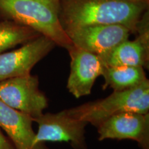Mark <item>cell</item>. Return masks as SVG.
<instances>
[{
	"label": "cell",
	"mask_w": 149,
	"mask_h": 149,
	"mask_svg": "<svg viewBox=\"0 0 149 149\" xmlns=\"http://www.w3.org/2000/svg\"><path fill=\"white\" fill-rule=\"evenodd\" d=\"M148 8L135 0H61L59 20L64 29L118 24L135 33Z\"/></svg>",
	"instance_id": "obj_1"
},
{
	"label": "cell",
	"mask_w": 149,
	"mask_h": 149,
	"mask_svg": "<svg viewBox=\"0 0 149 149\" xmlns=\"http://www.w3.org/2000/svg\"><path fill=\"white\" fill-rule=\"evenodd\" d=\"M61 0H0V18L22 24L68 49L72 46L59 20Z\"/></svg>",
	"instance_id": "obj_2"
},
{
	"label": "cell",
	"mask_w": 149,
	"mask_h": 149,
	"mask_svg": "<svg viewBox=\"0 0 149 149\" xmlns=\"http://www.w3.org/2000/svg\"><path fill=\"white\" fill-rule=\"evenodd\" d=\"M72 116L97 127L108 117L123 112L148 114L149 81L146 79L134 88L113 91L107 97L68 109Z\"/></svg>",
	"instance_id": "obj_3"
},
{
	"label": "cell",
	"mask_w": 149,
	"mask_h": 149,
	"mask_svg": "<svg viewBox=\"0 0 149 149\" xmlns=\"http://www.w3.org/2000/svg\"><path fill=\"white\" fill-rule=\"evenodd\" d=\"M0 100L8 107L35 119L48 107V99L39 89L37 76L31 74L0 82Z\"/></svg>",
	"instance_id": "obj_4"
},
{
	"label": "cell",
	"mask_w": 149,
	"mask_h": 149,
	"mask_svg": "<svg viewBox=\"0 0 149 149\" xmlns=\"http://www.w3.org/2000/svg\"><path fill=\"white\" fill-rule=\"evenodd\" d=\"M34 122L38 124V142L67 141L75 149H86L84 134L88 123L72 116L68 110L42 114Z\"/></svg>",
	"instance_id": "obj_5"
},
{
	"label": "cell",
	"mask_w": 149,
	"mask_h": 149,
	"mask_svg": "<svg viewBox=\"0 0 149 149\" xmlns=\"http://www.w3.org/2000/svg\"><path fill=\"white\" fill-rule=\"evenodd\" d=\"M72 45L100 56L128 40L131 31L122 25H92L64 29Z\"/></svg>",
	"instance_id": "obj_6"
},
{
	"label": "cell",
	"mask_w": 149,
	"mask_h": 149,
	"mask_svg": "<svg viewBox=\"0 0 149 149\" xmlns=\"http://www.w3.org/2000/svg\"><path fill=\"white\" fill-rule=\"evenodd\" d=\"M55 46L50 39L40 35L18 49L1 53L0 82L31 74L35 65L47 55Z\"/></svg>",
	"instance_id": "obj_7"
},
{
	"label": "cell",
	"mask_w": 149,
	"mask_h": 149,
	"mask_svg": "<svg viewBox=\"0 0 149 149\" xmlns=\"http://www.w3.org/2000/svg\"><path fill=\"white\" fill-rule=\"evenodd\" d=\"M99 140L133 139L142 149H149V115L123 112L112 115L97 126Z\"/></svg>",
	"instance_id": "obj_8"
},
{
	"label": "cell",
	"mask_w": 149,
	"mask_h": 149,
	"mask_svg": "<svg viewBox=\"0 0 149 149\" xmlns=\"http://www.w3.org/2000/svg\"><path fill=\"white\" fill-rule=\"evenodd\" d=\"M67 50L70 57L67 88L76 98L88 95L97 78L102 75L104 65L95 54L74 45Z\"/></svg>",
	"instance_id": "obj_9"
},
{
	"label": "cell",
	"mask_w": 149,
	"mask_h": 149,
	"mask_svg": "<svg viewBox=\"0 0 149 149\" xmlns=\"http://www.w3.org/2000/svg\"><path fill=\"white\" fill-rule=\"evenodd\" d=\"M33 119L8 107L0 100V128L4 130L16 149H48L38 142L33 129Z\"/></svg>",
	"instance_id": "obj_10"
},
{
	"label": "cell",
	"mask_w": 149,
	"mask_h": 149,
	"mask_svg": "<svg viewBox=\"0 0 149 149\" xmlns=\"http://www.w3.org/2000/svg\"><path fill=\"white\" fill-rule=\"evenodd\" d=\"M105 66H136L148 68L149 44L137 37L126 40L107 53L99 56Z\"/></svg>",
	"instance_id": "obj_11"
},
{
	"label": "cell",
	"mask_w": 149,
	"mask_h": 149,
	"mask_svg": "<svg viewBox=\"0 0 149 149\" xmlns=\"http://www.w3.org/2000/svg\"><path fill=\"white\" fill-rule=\"evenodd\" d=\"M102 76L105 80L103 89L110 87L114 91L134 88L147 79L144 68L136 66H104Z\"/></svg>",
	"instance_id": "obj_12"
},
{
	"label": "cell",
	"mask_w": 149,
	"mask_h": 149,
	"mask_svg": "<svg viewBox=\"0 0 149 149\" xmlns=\"http://www.w3.org/2000/svg\"><path fill=\"white\" fill-rule=\"evenodd\" d=\"M35 30L9 20L0 22V54L40 36Z\"/></svg>",
	"instance_id": "obj_13"
},
{
	"label": "cell",
	"mask_w": 149,
	"mask_h": 149,
	"mask_svg": "<svg viewBox=\"0 0 149 149\" xmlns=\"http://www.w3.org/2000/svg\"><path fill=\"white\" fill-rule=\"evenodd\" d=\"M0 149H16L10 139L5 137L0 130Z\"/></svg>",
	"instance_id": "obj_14"
},
{
	"label": "cell",
	"mask_w": 149,
	"mask_h": 149,
	"mask_svg": "<svg viewBox=\"0 0 149 149\" xmlns=\"http://www.w3.org/2000/svg\"><path fill=\"white\" fill-rule=\"evenodd\" d=\"M135 1H137V2H139V3H145V4H147V5H148V3H149V0H135Z\"/></svg>",
	"instance_id": "obj_15"
}]
</instances>
